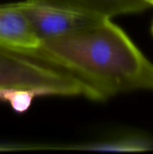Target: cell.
I'll return each mask as SVG.
<instances>
[{"label":"cell","mask_w":153,"mask_h":154,"mask_svg":"<svg viewBox=\"0 0 153 154\" xmlns=\"http://www.w3.org/2000/svg\"><path fill=\"white\" fill-rule=\"evenodd\" d=\"M27 56L78 79L91 90L95 101L130 91H153V63L111 18L41 41Z\"/></svg>","instance_id":"6da1fadb"},{"label":"cell","mask_w":153,"mask_h":154,"mask_svg":"<svg viewBox=\"0 0 153 154\" xmlns=\"http://www.w3.org/2000/svg\"><path fill=\"white\" fill-rule=\"evenodd\" d=\"M16 4L41 42L76 32L105 18L85 11L46 4L40 0H25Z\"/></svg>","instance_id":"7a4b0ae2"},{"label":"cell","mask_w":153,"mask_h":154,"mask_svg":"<svg viewBox=\"0 0 153 154\" xmlns=\"http://www.w3.org/2000/svg\"><path fill=\"white\" fill-rule=\"evenodd\" d=\"M40 44V39L17 4L0 5V50L28 55Z\"/></svg>","instance_id":"3957f363"},{"label":"cell","mask_w":153,"mask_h":154,"mask_svg":"<svg viewBox=\"0 0 153 154\" xmlns=\"http://www.w3.org/2000/svg\"><path fill=\"white\" fill-rule=\"evenodd\" d=\"M43 3L77 9L99 16L112 18L130 13H136L150 7L140 0H40Z\"/></svg>","instance_id":"277c9868"},{"label":"cell","mask_w":153,"mask_h":154,"mask_svg":"<svg viewBox=\"0 0 153 154\" xmlns=\"http://www.w3.org/2000/svg\"><path fill=\"white\" fill-rule=\"evenodd\" d=\"M54 96L52 91L44 88H2L0 101L8 103L16 113H24L36 97Z\"/></svg>","instance_id":"5b68a950"},{"label":"cell","mask_w":153,"mask_h":154,"mask_svg":"<svg viewBox=\"0 0 153 154\" xmlns=\"http://www.w3.org/2000/svg\"><path fill=\"white\" fill-rule=\"evenodd\" d=\"M152 144L148 140L142 138H126L109 143H96L86 145H80L78 150L88 151H106V152H136L150 150Z\"/></svg>","instance_id":"8992f818"},{"label":"cell","mask_w":153,"mask_h":154,"mask_svg":"<svg viewBox=\"0 0 153 154\" xmlns=\"http://www.w3.org/2000/svg\"><path fill=\"white\" fill-rule=\"evenodd\" d=\"M143 3H145L146 5H148L149 6H153V0H140Z\"/></svg>","instance_id":"52a82bcc"},{"label":"cell","mask_w":153,"mask_h":154,"mask_svg":"<svg viewBox=\"0 0 153 154\" xmlns=\"http://www.w3.org/2000/svg\"><path fill=\"white\" fill-rule=\"evenodd\" d=\"M151 32H152V34H153V23H152V25H151Z\"/></svg>","instance_id":"ba28073f"}]
</instances>
